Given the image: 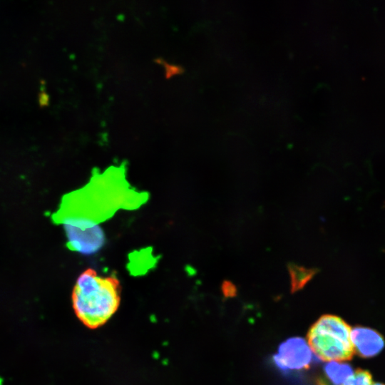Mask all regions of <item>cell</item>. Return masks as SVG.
Returning <instances> with one entry per match:
<instances>
[{"instance_id": "1", "label": "cell", "mask_w": 385, "mask_h": 385, "mask_svg": "<svg viewBox=\"0 0 385 385\" xmlns=\"http://www.w3.org/2000/svg\"><path fill=\"white\" fill-rule=\"evenodd\" d=\"M126 165L110 166L103 172L98 168L81 188L65 195L53 215L63 230H85L112 217L119 210H135L149 197L127 180Z\"/></svg>"}, {"instance_id": "2", "label": "cell", "mask_w": 385, "mask_h": 385, "mask_svg": "<svg viewBox=\"0 0 385 385\" xmlns=\"http://www.w3.org/2000/svg\"><path fill=\"white\" fill-rule=\"evenodd\" d=\"M120 283L115 275L103 277L87 269L78 277L72 293L74 312L91 329L104 324L120 304Z\"/></svg>"}, {"instance_id": "3", "label": "cell", "mask_w": 385, "mask_h": 385, "mask_svg": "<svg viewBox=\"0 0 385 385\" xmlns=\"http://www.w3.org/2000/svg\"><path fill=\"white\" fill-rule=\"evenodd\" d=\"M351 331V327L340 317L324 314L309 328L308 343L319 359L350 360L354 354Z\"/></svg>"}, {"instance_id": "4", "label": "cell", "mask_w": 385, "mask_h": 385, "mask_svg": "<svg viewBox=\"0 0 385 385\" xmlns=\"http://www.w3.org/2000/svg\"><path fill=\"white\" fill-rule=\"evenodd\" d=\"M273 361L282 371L307 369L312 361V354L303 338L292 337L279 345Z\"/></svg>"}, {"instance_id": "5", "label": "cell", "mask_w": 385, "mask_h": 385, "mask_svg": "<svg viewBox=\"0 0 385 385\" xmlns=\"http://www.w3.org/2000/svg\"><path fill=\"white\" fill-rule=\"evenodd\" d=\"M68 247L83 255H91L101 249L105 243L104 232L98 225L85 230H64Z\"/></svg>"}, {"instance_id": "6", "label": "cell", "mask_w": 385, "mask_h": 385, "mask_svg": "<svg viewBox=\"0 0 385 385\" xmlns=\"http://www.w3.org/2000/svg\"><path fill=\"white\" fill-rule=\"evenodd\" d=\"M351 342L354 351L362 358H371L379 354L384 347L383 336L377 331L357 326L351 331Z\"/></svg>"}, {"instance_id": "7", "label": "cell", "mask_w": 385, "mask_h": 385, "mask_svg": "<svg viewBox=\"0 0 385 385\" xmlns=\"http://www.w3.org/2000/svg\"><path fill=\"white\" fill-rule=\"evenodd\" d=\"M287 269L291 278V292L299 291L319 272L318 268H306L289 262Z\"/></svg>"}, {"instance_id": "8", "label": "cell", "mask_w": 385, "mask_h": 385, "mask_svg": "<svg viewBox=\"0 0 385 385\" xmlns=\"http://www.w3.org/2000/svg\"><path fill=\"white\" fill-rule=\"evenodd\" d=\"M324 369L333 385H342L354 373L349 364L337 361L327 363Z\"/></svg>"}, {"instance_id": "9", "label": "cell", "mask_w": 385, "mask_h": 385, "mask_svg": "<svg viewBox=\"0 0 385 385\" xmlns=\"http://www.w3.org/2000/svg\"><path fill=\"white\" fill-rule=\"evenodd\" d=\"M372 376L369 371L357 369L342 385H372Z\"/></svg>"}, {"instance_id": "10", "label": "cell", "mask_w": 385, "mask_h": 385, "mask_svg": "<svg viewBox=\"0 0 385 385\" xmlns=\"http://www.w3.org/2000/svg\"><path fill=\"white\" fill-rule=\"evenodd\" d=\"M222 291L225 297H233L237 295V289L236 286L229 280H225L222 284Z\"/></svg>"}, {"instance_id": "11", "label": "cell", "mask_w": 385, "mask_h": 385, "mask_svg": "<svg viewBox=\"0 0 385 385\" xmlns=\"http://www.w3.org/2000/svg\"><path fill=\"white\" fill-rule=\"evenodd\" d=\"M372 385H385V384H382V383H379V382H377V383H373Z\"/></svg>"}, {"instance_id": "12", "label": "cell", "mask_w": 385, "mask_h": 385, "mask_svg": "<svg viewBox=\"0 0 385 385\" xmlns=\"http://www.w3.org/2000/svg\"><path fill=\"white\" fill-rule=\"evenodd\" d=\"M3 382H4V380H3V379L0 376V385H3Z\"/></svg>"}]
</instances>
